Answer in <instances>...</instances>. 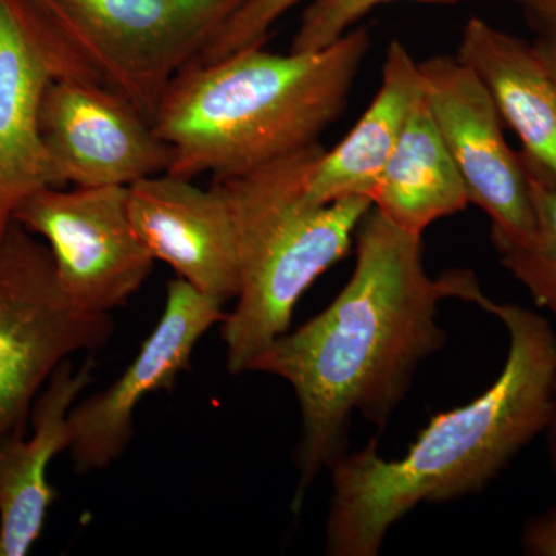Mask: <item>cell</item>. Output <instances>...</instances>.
<instances>
[{
	"mask_svg": "<svg viewBox=\"0 0 556 556\" xmlns=\"http://www.w3.org/2000/svg\"><path fill=\"white\" fill-rule=\"evenodd\" d=\"M479 291L471 270L428 276L422 236L369 208L356 232V265L338 298L280 336L249 368L283 379L299 401L294 511L318 473L348 453L354 415L382 431L419 365L447 343L439 303H473Z\"/></svg>",
	"mask_w": 556,
	"mask_h": 556,
	"instance_id": "6da1fadb",
	"label": "cell"
},
{
	"mask_svg": "<svg viewBox=\"0 0 556 556\" xmlns=\"http://www.w3.org/2000/svg\"><path fill=\"white\" fill-rule=\"evenodd\" d=\"M479 308L503 321L508 353L484 393L438 413L407 453L388 460L372 439L332 464L327 555L376 556L391 527L420 504L484 490L541 433L554 404L556 331L533 311L484 295Z\"/></svg>",
	"mask_w": 556,
	"mask_h": 556,
	"instance_id": "7a4b0ae2",
	"label": "cell"
},
{
	"mask_svg": "<svg viewBox=\"0 0 556 556\" xmlns=\"http://www.w3.org/2000/svg\"><path fill=\"white\" fill-rule=\"evenodd\" d=\"M371 42L361 27L317 51L252 47L189 64L153 119L170 150L167 174L239 177L316 144L345 110Z\"/></svg>",
	"mask_w": 556,
	"mask_h": 556,
	"instance_id": "3957f363",
	"label": "cell"
},
{
	"mask_svg": "<svg viewBox=\"0 0 556 556\" xmlns=\"http://www.w3.org/2000/svg\"><path fill=\"white\" fill-rule=\"evenodd\" d=\"M320 142L239 175L215 179L225 192L239 240L240 291L222 327L226 364L249 372L269 345L291 327L302 295L350 252L367 197L311 203L306 182Z\"/></svg>",
	"mask_w": 556,
	"mask_h": 556,
	"instance_id": "277c9868",
	"label": "cell"
},
{
	"mask_svg": "<svg viewBox=\"0 0 556 556\" xmlns=\"http://www.w3.org/2000/svg\"><path fill=\"white\" fill-rule=\"evenodd\" d=\"M247 0H0L53 79L110 91L153 124L172 80Z\"/></svg>",
	"mask_w": 556,
	"mask_h": 556,
	"instance_id": "5b68a950",
	"label": "cell"
},
{
	"mask_svg": "<svg viewBox=\"0 0 556 556\" xmlns=\"http://www.w3.org/2000/svg\"><path fill=\"white\" fill-rule=\"evenodd\" d=\"M112 314L80 308L65 294L46 243L16 222L0 239V439L27 433L33 404L76 353H98Z\"/></svg>",
	"mask_w": 556,
	"mask_h": 556,
	"instance_id": "8992f818",
	"label": "cell"
},
{
	"mask_svg": "<svg viewBox=\"0 0 556 556\" xmlns=\"http://www.w3.org/2000/svg\"><path fill=\"white\" fill-rule=\"evenodd\" d=\"M14 222L46 241L65 294L80 308L108 313L141 289L153 260L127 208V188L47 186L21 201Z\"/></svg>",
	"mask_w": 556,
	"mask_h": 556,
	"instance_id": "52a82bcc",
	"label": "cell"
},
{
	"mask_svg": "<svg viewBox=\"0 0 556 556\" xmlns=\"http://www.w3.org/2000/svg\"><path fill=\"white\" fill-rule=\"evenodd\" d=\"M426 100L466 185L468 200L489 215L492 243L522 244L535 233V212L519 152L477 73L456 56L419 62Z\"/></svg>",
	"mask_w": 556,
	"mask_h": 556,
	"instance_id": "ba28073f",
	"label": "cell"
},
{
	"mask_svg": "<svg viewBox=\"0 0 556 556\" xmlns=\"http://www.w3.org/2000/svg\"><path fill=\"white\" fill-rule=\"evenodd\" d=\"M223 306L182 278L167 283L160 321L134 362L112 386L70 409L67 452L78 473L104 470L126 452L139 402L155 391L174 390L200 340L225 321Z\"/></svg>",
	"mask_w": 556,
	"mask_h": 556,
	"instance_id": "9c48e42d",
	"label": "cell"
},
{
	"mask_svg": "<svg viewBox=\"0 0 556 556\" xmlns=\"http://www.w3.org/2000/svg\"><path fill=\"white\" fill-rule=\"evenodd\" d=\"M39 126L60 188H129L169 169L153 124L110 91L51 79Z\"/></svg>",
	"mask_w": 556,
	"mask_h": 556,
	"instance_id": "30bf717a",
	"label": "cell"
},
{
	"mask_svg": "<svg viewBox=\"0 0 556 556\" xmlns=\"http://www.w3.org/2000/svg\"><path fill=\"white\" fill-rule=\"evenodd\" d=\"M127 208L153 260L207 298L226 303L240 291L239 240L225 192L178 175H153L127 188Z\"/></svg>",
	"mask_w": 556,
	"mask_h": 556,
	"instance_id": "8fae6325",
	"label": "cell"
},
{
	"mask_svg": "<svg viewBox=\"0 0 556 556\" xmlns=\"http://www.w3.org/2000/svg\"><path fill=\"white\" fill-rule=\"evenodd\" d=\"M93 357L76 369L64 362L33 404L31 434L0 439V556H25L38 543L58 500L51 460L70 447V409L93 380Z\"/></svg>",
	"mask_w": 556,
	"mask_h": 556,
	"instance_id": "7c38bea8",
	"label": "cell"
},
{
	"mask_svg": "<svg viewBox=\"0 0 556 556\" xmlns=\"http://www.w3.org/2000/svg\"><path fill=\"white\" fill-rule=\"evenodd\" d=\"M456 58L484 83L522 161L556 186V83L535 46L470 17Z\"/></svg>",
	"mask_w": 556,
	"mask_h": 556,
	"instance_id": "4fadbf2b",
	"label": "cell"
},
{
	"mask_svg": "<svg viewBox=\"0 0 556 556\" xmlns=\"http://www.w3.org/2000/svg\"><path fill=\"white\" fill-rule=\"evenodd\" d=\"M422 97L419 62L401 40H391L378 93L350 134L334 149H325L318 156L306 182V199L316 204L346 197L371 200L409 115Z\"/></svg>",
	"mask_w": 556,
	"mask_h": 556,
	"instance_id": "5bb4252c",
	"label": "cell"
},
{
	"mask_svg": "<svg viewBox=\"0 0 556 556\" xmlns=\"http://www.w3.org/2000/svg\"><path fill=\"white\" fill-rule=\"evenodd\" d=\"M51 79L0 3V239L22 200L58 186L39 126Z\"/></svg>",
	"mask_w": 556,
	"mask_h": 556,
	"instance_id": "9a60e30c",
	"label": "cell"
},
{
	"mask_svg": "<svg viewBox=\"0 0 556 556\" xmlns=\"http://www.w3.org/2000/svg\"><path fill=\"white\" fill-rule=\"evenodd\" d=\"M372 206L399 228L420 233L466 211L464 179L441 137L424 91L372 193Z\"/></svg>",
	"mask_w": 556,
	"mask_h": 556,
	"instance_id": "2e32d148",
	"label": "cell"
},
{
	"mask_svg": "<svg viewBox=\"0 0 556 556\" xmlns=\"http://www.w3.org/2000/svg\"><path fill=\"white\" fill-rule=\"evenodd\" d=\"M522 166L535 212V233L527 243L493 247L501 265L527 289L538 308L556 318V186L525 161Z\"/></svg>",
	"mask_w": 556,
	"mask_h": 556,
	"instance_id": "e0dca14e",
	"label": "cell"
},
{
	"mask_svg": "<svg viewBox=\"0 0 556 556\" xmlns=\"http://www.w3.org/2000/svg\"><path fill=\"white\" fill-rule=\"evenodd\" d=\"M305 0H247L190 64H208L237 51L265 47L270 28Z\"/></svg>",
	"mask_w": 556,
	"mask_h": 556,
	"instance_id": "ac0fdd59",
	"label": "cell"
},
{
	"mask_svg": "<svg viewBox=\"0 0 556 556\" xmlns=\"http://www.w3.org/2000/svg\"><path fill=\"white\" fill-rule=\"evenodd\" d=\"M399 0H311L303 11L291 51H317L338 42L358 21L387 3ZM426 3H455L459 0H413Z\"/></svg>",
	"mask_w": 556,
	"mask_h": 556,
	"instance_id": "d6986e66",
	"label": "cell"
},
{
	"mask_svg": "<svg viewBox=\"0 0 556 556\" xmlns=\"http://www.w3.org/2000/svg\"><path fill=\"white\" fill-rule=\"evenodd\" d=\"M521 543L527 555L556 556V506L527 522Z\"/></svg>",
	"mask_w": 556,
	"mask_h": 556,
	"instance_id": "ffe728a7",
	"label": "cell"
},
{
	"mask_svg": "<svg viewBox=\"0 0 556 556\" xmlns=\"http://www.w3.org/2000/svg\"><path fill=\"white\" fill-rule=\"evenodd\" d=\"M540 28L541 36L556 35V0H517Z\"/></svg>",
	"mask_w": 556,
	"mask_h": 556,
	"instance_id": "44dd1931",
	"label": "cell"
},
{
	"mask_svg": "<svg viewBox=\"0 0 556 556\" xmlns=\"http://www.w3.org/2000/svg\"><path fill=\"white\" fill-rule=\"evenodd\" d=\"M533 46L556 83V35H543Z\"/></svg>",
	"mask_w": 556,
	"mask_h": 556,
	"instance_id": "7402d4cb",
	"label": "cell"
},
{
	"mask_svg": "<svg viewBox=\"0 0 556 556\" xmlns=\"http://www.w3.org/2000/svg\"><path fill=\"white\" fill-rule=\"evenodd\" d=\"M548 457H551L552 468L556 475V369L554 383V404H552L551 422L546 428Z\"/></svg>",
	"mask_w": 556,
	"mask_h": 556,
	"instance_id": "603a6c76",
	"label": "cell"
}]
</instances>
